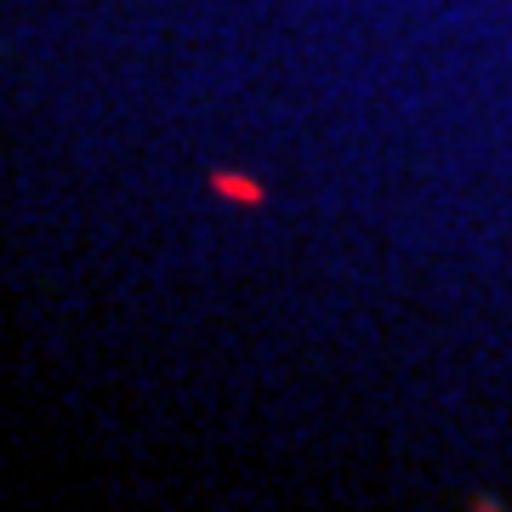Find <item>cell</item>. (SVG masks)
<instances>
[{
  "label": "cell",
  "instance_id": "1",
  "mask_svg": "<svg viewBox=\"0 0 512 512\" xmlns=\"http://www.w3.org/2000/svg\"><path fill=\"white\" fill-rule=\"evenodd\" d=\"M211 194H222V200H234V205H268V188L256 183V177H245V171H228V165H222V171H211Z\"/></svg>",
  "mask_w": 512,
  "mask_h": 512
}]
</instances>
